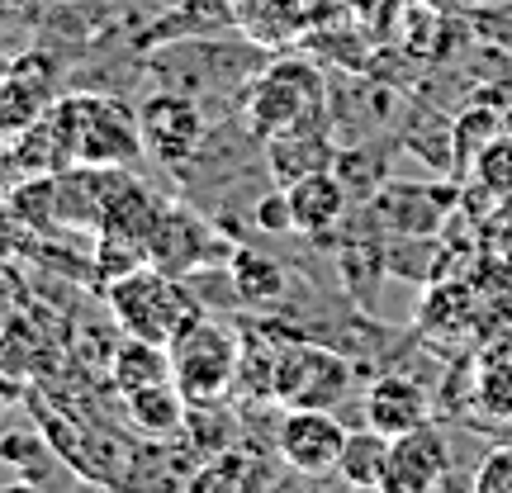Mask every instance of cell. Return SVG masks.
I'll list each match as a JSON object with an SVG mask.
<instances>
[{
	"label": "cell",
	"mask_w": 512,
	"mask_h": 493,
	"mask_svg": "<svg viewBox=\"0 0 512 493\" xmlns=\"http://www.w3.org/2000/svg\"><path fill=\"white\" fill-rule=\"evenodd\" d=\"M62 166H133L147 157L138 114H128L110 95H62L48 105Z\"/></svg>",
	"instance_id": "6da1fadb"
},
{
	"label": "cell",
	"mask_w": 512,
	"mask_h": 493,
	"mask_svg": "<svg viewBox=\"0 0 512 493\" xmlns=\"http://www.w3.org/2000/svg\"><path fill=\"white\" fill-rule=\"evenodd\" d=\"M105 294H110V313L124 337H143L162 347H171L195 318H204V304L190 290V280L166 275L157 266H133L128 275L110 280Z\"/></svg>",
	"instance_id": "7a4b0ae2"
},
{
	"label": "cell",
	"mask_w": 512,
	"mask_h": 493,
	"mask_svg": "<svg viewBox=\"0 0 512 493\" xmlns=\"http://www.w3.org/2000/svg\"><path fill=\"white\" fill-rule=\"evenodd\" d=\"M242 105H247V128L256 138H275V133H290V128L323 124L328 86L304 62H275L242 91Z\"/></svg>",
	"instance_id": "3957f363"
},
{
	"label": "cell",
	"mask_w": 512,
	"mask_h": 493,
	"mask_svg": "<svg viewBox=\"0 0 512 493\" xmlns=\"http://www.w3.org/2000/svg\"><path fill=\"white\" fill-rule=\"evenodd\" d=\"M242 342L209 313L171 342V380L190 403H219L238 384Z\"/></svg>",
	"instance_id": "277c9868"
},
{
	"label": "cell",
	"mask_w": 512,
	"mask_h": 493,
	"mask_svg": "<svg viewBox=\"0 0 512 493\" xmlns=\"http://www.w3.org/2000/svg\"><path fill=\"white\" fill-rule=\"evenodd\" d=\"M351 394V366L328 347L280 342L271 399L285 408H337Z\"/></svg>",
	"instance_id": "5b68a950"
},
{
	"label": "cell",
	"mask_w": 512,
	"mask_h": 493,
	"mask_svg": "<svg viewBox=\"0 0 512 493\" xmlns=\"http://www.w3.org/2000/svg\"><path fill=\"white\" fill-rule=\"evenodd\" d=\"M347 432L351 427H342V418L332 408H285V418L275 427V456L285 470L304 479L337 475Z\"/></svg>",
	"instance_id": "8992f818"
},
{
	"label": "cell",
	"mask_w": 512,
	"mask_h": 493,
	"mask_svg": "<svg viewBox=\"0 0 512 493\" xmlns=\"http://www.w3.org/2000/svg\"><path fill=\"white\" fill-rule=\"evenodd\" d=\"M138 128H143V147L147 157H157L162 166H185L200 157L204 138H209V124H204V110L181 91H157L138 105Z\"/></svg>",
	"instance_id": "52a82bcc"
},
{
	"label": "cell",
	"mask_w": 512,
	"mask_h": 493,
	"mask_svg": "<svg viewBox=\"0 0 512 493\" xmlns=\"http://www.w3.org/2000/svg\"><path fill=\"white\" fill-rule=\"evenodd\" d=\"M451 484V446L432 422L413 432L389 437V465H384V493H427Z\"/></svg>",
	"instance_id": "ba28073f"
},
{
	"label": "cell",
	"mask_w": 512,
	"mask_h": 493,
	"mask_svg": "<svg viewBox=\"0 0 512 493\" xmlns=\"http://www.w3.org/2000/svg\"><path fill=\"white\" fill-rule=\"evenodd\" d=\"M219 256V238L214 228L190 209V204H166L162 214V228L152 238V252H147V266H157L166 275H195V271H209Z\"/></svg>",
	"instance_id": "9c48e42d"
},
{
	"label": "cell",
	"mask_w": 512,
	"mask_h": 493,
	"mask_svg": "<svg viewBox=\"0 0 512 493\" xmlns=\"http://www.w3.org/2000/svg\"><path fill=\"white\" fill-rule=\"evenodd\" d=\"M48 62H15V72L0 76V152L15 143L24 128H34L48 105H53V81H48Z\"/></svg>",
	"instance_id": "30bf717a"
},
{
	"label": "cell",
	"mask_w": 512,
	"mask_h": 493,
	"mask_svg": "<svg viewBox=\"0 0 512 493\" xmlns=\"http://www.w3.org/2000/svg\"><path fill=\"white\" fill-rule=\"evenodd\" d=\"M366 422L384 437L413 432L422 422H432V394L408 375H380L366 389Z\"/></svg>",
	"instance_id": "8fae6325"
},
{
	"label": "cell",
	"mask_w": 512,
	"mask_h": 493,
	"mask_svg": "<svg viewBox=\"0 0 512 493\" xmlns=\"http://www.w3.org/2000/svg\"><path fill=\"white\" fill-rule=\"evenodd\" d=\"M266 166H271L275 185H294L304 176H313V171H332L337 166V147H332L323 124L290 128V133L266 138Z\"/></svg>",
	"instance_id": "7c38bea8"
},
{
	"label": "cell",
	"mask_w": 512,
	"mask_h": 493,
	"mask_svg": "<svg viewBox=\"0 0 512 493\" xmlns=\"http://www.w3.org/2000/svg\"><path fill=\"white\" fill-rule=\"evenodd\" d=\"M290 195V219H294V233H328L342 223L347 214V185L337 171H313L304 181L294 185H280Z\"/></svg>",
	"instance_id": "4fadbf2b"
},
{
	"label": "cell",
	"mask_w": 512,
	"mask_h": 493,
	"mask_svg": "<svg viewBox=\"0 0 512 493\" xmlns=\"http://www.w3.org/2000/svg\"><path fill=\"white\" fill-rule=\"evenodd\" d=\"M124 413L128 422L152 441H166V437H181L185 432V413H190V399H185L176 380L166 384H147V389H133L124 394Z\"/></svg>",
	"instance_id": "5bb4252c"
},
{
	"label": "cell",
	"mask_w": 512,
	"mask_h": 493,
	"mask_svg": "<svg viewBox=\"0 0 512 493\" xmlns=\"http://www.w3.org/2000/svg\"><path fill=\"white\" fill-rule=\"evenodd\" d=\"M171 380V347L162 342H143V337H124L114 347L110 361V384L119 394H133V389H147V384H166Z\"/></svg>",
	"instance_id": "9a60e30c"
},
{
	"label": "cell",
	"mask_w": 512,
	"mask_h": 493,
	"mask_svg": "<svg viewBox=\"0 0 512 493\" xmlns=\"http://www.w3.org/2000/svg\"><path fill=\"white\" fill-rule=\"evenodd\" d=\"M233 294L238 304L247 309H275L285 299V266L275 256H261V252H247V247H233Z\"/></svg>",
	"instance_id": "2e32d148"
},
{
	"label": "cell",
	"mask_w": 512,
	"mask_h": 493,
	"mask_svg": "<svg viewBox=\"0 0 512 493\" xmlns=\"http://www.w3.org/2000/svg\"><path fill=\"white\" fill-rule=\"evenodd\" d=\"M384 465H389V437L375 427H356L347 432L342 460H337V479L351 489H384Z\"/></svg>",
	"instance_id": "e0dca14e"
},
{
	"label": "cell",
	"mask_w": 512,
	"mask_h": 493,
	"mask_svg": "<svg viewBox=\"0 0 512 493\" xmlns=\"http://www.w3.org/2000/svg\"><path fill=\"white\" fill-rule=\"evenodd\" d=\"M475 408L494 422H512V351H498L479 366Z\"/></svg>",
	"instance_id": "ac0fdd59"
},
{
	"label": "cell",
	"mask_w": 512,
	"mask_h": 493,
	"mask_svg": "<svg viewBox=\"0 0 512 493\" xmlns=\"http://www.w3.org/2000/svg\"><path fill=\"white\" fill-rule=\"evenodd\" d=\"M34 247L38 233L29 228V219L0 195V261H24V256H34Z\"/></svg>",
	"instance_id": "d6986e66"
},
{
	"label": "cell",
	"mask_w": 512,
	"mask_h": 493,
	"mask_svg": "<svg viewBox=\"0 0 512 493\" xmlns=\"http://www.w3.org/2000/svg\"><path fill=\"white\" fill-rule=\"evenodd\" d=\"M475 493H512V446H489L479 456L475 475H470Z\"/></svg>",
	"instance_id": "ffe728a7"
},
{
	"label": "cell",
	"mask_w": 512,
	"mask_h": 493,
	"mask_svg": "<svg viewBox=\"0 0 512 493\" xmlns=\"http://www.w3.org/2000/svg\"><path fill=\"white\" fill-rule=\"evenodd\" d=\"M252 223L261 233H294V219H290V195L275 185L271 195H261L252 204Z\"/></svg>",
	"instance_id": "44dd1931"
},
{
	"label": "cell",
	"mask_w": 512,
	"mask_h": 493,
	"mask_svg": "<svg viewBox=\"0 0 512 493\" xmlns=\"http://www.w3.org/2000/svg\"><path fill=\"white\" fill-rule=\"evenodd\" d=\"M19 304H29V285H24V271H19V261H0V313L10 318Z\"/></svg>",
	"instance_id": "7402d4cb"
},
{
	"label": "cell",
	"mask_w": 512,
	"mask_h": 493,
	"mask_svg": "<svg viewBox=\"0 0 512 493\" xmlns=\"http://www.w3.org/2000/svg\"><path fill=\"white\" fill-rule=\"evenodd\" d=\"M0 370L24 375V366L15 361V328H10V318H5V313H0Z\"/></svg>",
	"instance_id": "603a6c76"
},
{
	"label": "cell",
	"mask_w": 512,
	"mask_h": 493,
	"mask_svg": "<svg viewBox=\"0 0 512 493\" xmlns=\"http://www.w3.org/2000/svg\"><path fill=\"white\" fill-rule=\"evenodd\" d=\"M19 399H24V375H10V370H0V413H10Z\"/></svg>",
	"instance_id": "cb8c5ba5"
},
{
	"label": "cell",
	"mask_w": 512,
	"mask_h": 493,
	"mask_svg": "<svg viewBox=\"0 0 512 493\" xmlns=\"http://www.w3.org/2000/svg\"><path fill=\"white\" fill-rule=\"evenodd\" d=\"M233 5H238V15L247 19V15H252V10H261V5H266V0H233Z\"/></svg>",
	"instance_id": "d4e9b609"
},
{
	"label": "cell",
	"mask_w": 512,
	"mask_h": 493,
	"mask_svg": "<svg viewBox=\"0 0 512 493\" xmlns=\"http://www.w3.org/2000/svg\"><path fill=\"white\" fill-rule=\"evenodd\" d=\"M157 10H171V5H185V0H152Z\"/></svg>",
	"instance_id": "484cf974"
}]
</instances>
